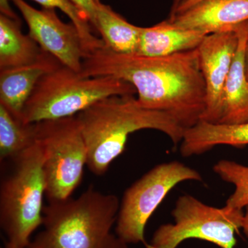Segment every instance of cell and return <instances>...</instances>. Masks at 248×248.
<instances>
[{
  "label": "cell",
  "mask_w": 248,
  "mask_h": 248,
  "mask_svg": "<svg viewBox=\"0 0 248 248\" xmlns=\"http://www.w3.org/2000/svg\"><path fill=\"white\" fill-rule=\"evenodd\" d=\"M9 162L12 166L0 184V226L7 243L27 248L43 223L46 186L38 141Z\"/></svg>",
  "instance_id": "cell-5"
},
{
  "label": "cell",
  "mask_w": 248,
  "mask_h": 248,
  "mask_svg": "<svg viewBox=\"0 0 248 248\" xmlns=\"http://www.w3.org/2000/svg\"><path fill=\"white\" fill-rule=\"evenodd\" d=\"M94 30L97 31L107 48L120 54H136L142 27L129 23L108 5L98 1Z\"/></svg>",
  "instance_id": "cell-16"
},
{
  "label": "cell",
  "mask_w": 248,
  "mask_h": 248,
  "mask_svg": "<svg viewBox=\"0 0 248 248\" xmlns=\"http://www.w3.org/2000/svg\"><path fill=\"white\" fill-rule=\"evenodd\" d=\"M169 20L208 35L232 30L248 21V0H204Z\"/></svg>",
  "instance_id": "cell-11"
},
{
  "label": "cell",
  "mask_w": 248,
  "mask_h": 248,
  "mask_svg": "<svg viewBox=\"0 0 248 248\" xmlns=\"http://www.w3.org/2000/svg\"><path fill=\"white\" fill-rule=\"evenodd\" d=\"M174 223L155 231L146 248H177L189 239L204 240L221 248H234L235 234L241 228L244 213L241 209L210 206L189 195L176 202Z\"/></svg>",
  "instance_id": "cell-7"
},
{
  "label": "cell",
  "mask_w": 248,
  "mask_h": 248,
  "mask_svg": "<svg viewBox=\"0 0 248 248\" xmlns=\"http://www.w3.org/2000/svg\"><path fill=\"white\" fill-rule=\"evenodd\" d=\"M214 172L226 182L234 186V191L226 202L232 208H246L248 205V166L230 160H221L213 167Z\"/></svg>",
  "instance_id": "cell-20"
},
{
  "label": "cell",
  "mask_w": 248,
  "mask_h": 248,
  "mask_svg": "<svg viewBox=\"0 0 248 248\" xmlns=\"http://www.w3.org/2000/svg\"><path fill=\"white\" fill-rule=\"evenodd\" d=\"M87 148V167L105 174L124 150L130 134L144 129L166 134L175 146L185 129L166 112L142 107L133 94L105 98L76 115Z\"/></svg>",
  "instance_id": "cell-2"
},
{
  "label": "cell",
  "mask_w": 248,
  "mask_h": 248,
  "mask_svg": "<svg viewBox=\"0 0 248 248\" xmlns=\"http://www.w3.org/2000/svg\"><path fill=\"white\" fill-rule=\"evenodd\" d=\"M208 34L183 29L169 19L151 27H142L136 55L150 58L166 57L198 48Z\"/></svg>",
  "instance_id": "cell-14"
},
{
  "label": "cell",
  "mask_w": 248,
  "mask_h": 248,
  "mask_svg": "<svg viewBox=\"0 0 248 248\" xmlns=\"http://www.w3.org/2000/svg\"><path fill=\"white\" fill-rule=\"evenodd\" d=\"M219 145L234 147L248 145V122L218 124L200 121L185 130L181 142V154L185 157L203 154Z\"/></svg>",
  "instance_id": "cell-15"
},
{
  "label": "cell",
  "mask_w": 248,
  "mask_h": 248,
  "mask_svg": "<svg viewBox=\"0 0 248 248\" xmlns=\"http://www.w3.org/2000/svg\"><path fill=\"white\" fill-rule=\"evenodd\" d=\"M120 208L117 196L93 187L77 198L49 202L43 229L27 248H128L112 232Z\"/></svg>",
  "instance_id": "cell-3"
},
{
  "label": "cell",
  "mask_w": 248,
  "mask_h": 248,
  "mask_svg": "<svg viewBox=\"0 0 248 248\" xmlns=\"http://www.w3.org/2000/svg\"><path fill=\"white\" fill-rule=\"evenodd\" d=\"M135 94V88L122 80L84 77L61 65L39 80L21 120L29 124L73 117L105 98Z\"/></svg>",
  "instance_id": "cell-4"
},
{
  "label": "cell",
  "mask_w": 248,
  "mask_h": 248,
  "mask_svg": "<svg viewBox=\"0 0 248 248\" xmlns=\"http://www.w3.org/2000/svg\"><path fill=\"white\" fill-rule=\"evenodd\" d=\"M203 1L204 0H181L180 2L178 4L177 9H175L173 14L170 16L169 19H172L176 15L185 12L187 10L191 9L195 5Z\"/></svg>",
  "instance_id": "cell-22"
},
{
  "label": "cell",
  "mask_w": 248,
  "mask_h": 248,
  "mask_svg": "<svg viewBox=\"0 0 248 248\" xmlns=\"http://www.w3.org/2000/svg\"><path fill=\"white\" fill-rule=\"evenodd\" d=\"M61 65L54 57L44 52L33 63L0 71V104L21 120L26 103L39 80Z\"/></svg>",
  "instance_id": "cell-12"
},
{
  "label": "cell",
  "mask_w": 248,
  "mask_h": 248,
  "mask_svg": "<svg viewBox=\"0 0 248 248\" xmlns=\"http://www.w3.org/2000/svg\"><path fill=\"white\" fill-rule=\"evenodd\" d=\"M43 156L46 197L49 202L71 197L82 180L88 153L76 115L36 123Z\"/></svg>",
  "instance_id": "cell-6"
},
{
  "label": "cell",
  "mask_w": 248,
  "mask_h": 248,
  "mask_svg": "<svg viewBox=\"0 0 248 248\" xmlns=\"http://www.w3.org/2000/svg\"><path fill=\"white\" fill-rule=\"evenodd\" d=\"M244 64L245 73H246V78H247L248 80V36L247 40H246V46H245Z\"/></svg>",
  "instance_id": "cell-25"
},
{
  "label": "cell",
  "mask_w": 248,
  "mask_h": 248,
  "mask_svg": "<svg viewBox=\"0 0 248 248\" xmlns=\"http://www.w3.org/2000/svg\"><path fill=\"white\" fill-rule=\"evenodd\" d=\"M5 248H16L14 246H13V245L9 244V243H7L6 245V247Z\"/></svg>",
  "instance_id": "cell-27"
},
{
  "label": "cell",
  "mask_w": 248,
  "mask_h": 248,
  "mask_svg": "<svg viewBox=\"0 0 248 248\" xmlns=\"http://www.w3.org/2000/svg\"><path fill=\"white\" fill-rule=\"evenodd\" d=\"M37 141L36 123L24 124L0 104V160L17 157Z\"/></svg>",
  "instance_id": "cell-18"
},
{
  "label": "cell",
  "mask_w": 248,
  "mask_h": 248,
  "mask_svg": "<svg viewBox=\"0 0 248 248\" xmlns=\"http://www.w3.org/2000/svg\"><path fill=\"white\" fill-rule=\"evenodd\" d=\"M246 211L244 213V218H243L242 226L241 228L244 231V233L246 236L248 238V205L246 207Z\"/></svg>",
  "instance_id": "cell-24"
},
{
  "label": "cell",
  "mask_w": 248,
  "mask_h": 248,
  "mask_svg": "<svg viewBox=\"0 0 248 248\" xmlns=\"http://www.w3.org/2000/svg\"><path fill=\"white\" fill-rule=\"evenodd\" d=\"M180 1L181 0H173L172 8H171L170 14V16L171 15H172L173 13H174V11H175V9H177L178 4H179Z\"/></svg>",
  "instance_id": "cell-26"
},
{
  "label": "cell",
  "mask_w": 248,
  "mask_h": 248,
  "mask_svg": "<svg viewBox=\"0 0 248 248\" xmlns=\"http://www.w3.org/2000/svg\"><path fill=\"white\" fill-rule=\"evenodd\" d=\"M236 29L239 35V45L223 89L218 124L248 122V80L244 64L248 21L236 26Z\"/></svg>",
  "instance_id": "cell-13"
},
{
  "label": "cell",
  "mask_w": 248,
  "mask_h": 248,
  "mask_svg": "<svg viewBox=\"0 0 248 248\" xmlns=\"http://www.w3.org/2000/svg\"><path fill=\"white\" fill-rule=\"evenodd\" d=\"M239 45L236 27L205 36L198 49L205 81V109L202 121L217 124L223 89Z\"/></svg>",
  "instance_id": "cell-10"
},
{
  "label": "cell",
  "mask_w": 248,
  "mask_h": 248,
  "mask_svg": "<svg viewBox=\"0 0 248 248\" xmlns=\"http://www.w3.org/2000/svg\"><path fill=\"white\" fill-rule=\"evenodd\" d=\"M80 73L129 83L142 107L166 112L185 130L202 121L205 111L206 91L197 48L150 58L105 46L84 59Z\"/></svg>",
  "instance_id": "cell-1"
},
{
  "label": "cell",
  "mask_w": 248,
  "mask_h": 248,
  "mask_svg": "<svg viewBox=\"0 0 248 248\" xmlns=\"http://www.w3.org/2000/svg\"><path fill=\"white\" fill-rule=\"evenodd\" d=\"M29 27V35L45 53L78 73L86 54L79 31L73 23L62 22L55 9L37 10L24 0H11Z\"/></svg>",
  "instance_id": "cell-9"
},
{
  "label": "cell",
  "mask_w": 248,
  "mask_h": 248,
  "mask_svg": "<svg viewBox=\"0 0 248 248\" xmlns=\"http://www.w3.org/2000/svg\"><path fill=\"white\" fill-rule=\"evenodd\" d=\"M45 9H58L70 18L79 31L86 57L105 47L102 39L93 34V27L84 13L70 0H33ZM85 57V58H86Z\"/></svg>",
  "instance_id": "cell-19"
},
{
  "label": "cell",
  "mask_w": 248,
  "mask_h": 248,
  "mask_svg": "<svg viewBox=\"0 0 248 248\" xmlns=\"http://www.w3.org/2000/svg\"><path fill=\"white\" fill-rule=\"evenodd\" d=\"M85 14L89 19L93 29L96 22V11L99 0H70Z\"/></svg>",
  "instance_id": "cell-21"
},
{
  "label": "cell",
  "mask_w": 248,
  "mask_h": 248,
  "mask_svg": "<svg viewBox=\"0 0 248 248\" xmlns=\"http://www.w3.org/2000/svg\"><path fill=\"white\" fill-rule=\"evenodd\" d=\"M44 53L29 35L21 30L20 21L0 16V71L26 66Z\"/></svg>",
  "instance_id": "cell-17"
},
{
  "label": "cell",
  "mask_w": 248,
  "mask_h": 248,
  "mask_svg": "<svg viewBox=\"0 0 248 248\" xmlns=\"http://www.w3.org/2000/svg\"><path fill=\"white\" fill-rule=\"evenodd\" d=\"M10 1L11 0H0L1 14L6 16V17L11 18V19H15V20L20 21L16 13L13 11L12 8L10 5Z\"/></svg>",
  "instance_id": "cell-23"
},
{
  "label": "cell",
  "mask_w": 248,
  "mask_h": 248,
  "mask_svg": "<svg viewBox=\"0 0 248 248\" xmlns=\"http://www.w3.org/2000/svg\"><path fill=\"white\" fill-rule=\"evenodd\" d=\"M202 181V175L179 161L157 165L124 192L115 224V233L127 244L145 241L148 220L170 191L186 181Z\"/></svg>",
  "instance_id": "cell-8"
}]
</instances>
